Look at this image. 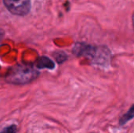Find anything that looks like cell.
<instances>
[{
  "label": "cell",
  "instance_id": "obj_6",
  "mask_svg": "<svg viewBox=\"0 0 134 133\" xmlns=\"http://www.w3.org/2000/svg\"><path fill=\"white\" fill-rule=\"evenodd\" d=\"M56 60L58 63H63L67 60V55L63 52H57L56 53Z\"/></svg>",
  "mask_w": 134,
  "mask_h": 133
},
{
  "label": "cell",
  "instance_id": "obj_1",
  "mask_svg": "<svg viewBox=\"0 0 134 133\" xmlns=\"http://www.w3.org/2000/svg\"><path fill=\"white\" fill-rule=\"evenodd\" d=\"M73 53L77 56H86L95 64L105 67L111 63V52L106 46H93L84 42H78L73 47Z\"/></svg>",
  "mask_w": 134,
  "mask_h": 133
},
{
  "label": "cell",
  "instance_id": "obj_4",
  "mask_svg": "<svg viewBox=\"0 0 134 133\" xmlns=\"http://www.w3.org/2000/svg\"><path fill=\"white\" fill-rule=\"evenodd\" d=\"M37 67L38 68H49L53 69L55 67L54 63L46 56H42L37 60Z\"/></svg>",
  "mask_w": 134,
  "mask_h": 133
},
{
  "label": "cell",
  "instance_id": "obj_7",
  "mask_svg": "<svg viewBox=\"0 0 134 133\" xmlns=\"http://www.w3.org/2000/svg\"><path fill=\"white\" fill-rule=\"evenodd\" d=\"M17 132V129L15 125H11L9 127L5 128L2 132L0 133H16Z\"/></svg>",
  "mask_w": 134,
  "mask_h": 133
},
{
  "label": "cell",
  "instance_id": "obj_8",
  "mask_svg": "<svg viewBox=\"0 0 134 133\" xmlns=\"http://www.w3.org/2000/svg\"><path fill=\"white\" fill-rule=\"evenodd\" d=\"M132 23H133V26L134 27V12L133 13V16H132Z\"/></svg>",
  "mask_w": 134,
  "mask_h": 133
},
{
  "label": "cell",
  "instance_id": "obj_5",
  "mask_svg": "<svg viewBox=\"0 0 134 133\" xmlns=\"http://www.w3.org/2000/svg\"><path fill=\"white\" fill-rule=\"evenodd\" d=\"M133 117H134V105H133V106L131 107V108L129 110V111H128L126 114H124V115L122 117V118L120 119V124H121V125H124L126 122H127L129 120L132 119Z\"/></svg>",
  "mask_w": 134,
  "mask_h": 133
},
{
  "label": "cell",
  "instance_id": "obj_3",
  "mask_svg": "<svg viewBox=\"0 0 134 133\" xmlns=\"http://www.w3.org/2000/svg\"><path fill=\"white\" fill-rule=\"evenodd\" d=\"M6 9L13 14L25 16L31 10L30 0H3Z\"/></svg>",
  "mask_w": 134,
  "mask_h": 133
},
{
  "label": "cell",
  "instance_id": "obj_2",
  "mask_svg": "<svg viewBox=\"0 0 134 133\" xmlns=\"http://www.w3.org/2000/svg\"><path fill=\"white\" fill-rule=\"evenodd\" d=\"M38 74V71L32 67L17 66L10 71L7 80L14 84H24L35 79Z\"/></svg>",
  "mask_w": 134,
  "mask_h": 133
}]
</instances>
